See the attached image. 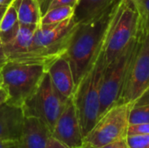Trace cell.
Here are the masks:
<instances>
[{
    "label": "cell",
    "mask_w": 149,
    "mask_h": 148,
    "mask_svg": "<svg viewBox=\"0 0 149 148\" xmlns=\"http://www.w3.org/2000/svg\"><path fill=\"white\" fill-rule=\"evenodd\" d=\"M119 1L93 19L79 24L74 31L63 56L70 64L75 87L91 69L101 51Z\"/></svg>",
    "instance_id": "1"
},
{
    "label": "cell",
    "mask_w": 149,
    "mask_h": 148,
    "mask_svg": "<svg viewBox=\"0 0 149 148\" xmlns=\"http://www.w3.org/2000/svg\"><path fill=\"white\" fill-rule=\"evenodd\" d=\"M78 24L73 16L56 24H39L30 49L16 62L43 65L47 68L54 60L64 55Z\"/></svg>",
    "instance_id": "2"
},
{
    "label": "cell",
    "mask_w": 149,
    "mask_h": 148,
    "mask_svg": "<svg viewBox=\"0 0 149 148\" xmlns=\"http://www.w3.org/2000/svg\"><path fill=\"white\" fill-rule=\"evenodd\" d=\"M107 65V59L102 49L91 69L75 87L72 96L84 138L100 118V91Z\"/></svg>",
    "instance_id": "3"
},
{
    "label": "cell",
    "mask_w": 149,
    "mask_h": 148,
    "mask_svg": "<svg viewBox=\"0 0 149 148\" xmlns=\"http://www.w3.org/2000/svg\"><path fill=\"white\" fill-rule=\"evenodd\" d=\"M140 29L141 17L134 1L120 0L102 47L107 65L138 36Z\"/></svg>",
    "instance_id": "4"
},
{
    "label": "cell",
    "mask_w": 149,
    "mask_h": 148,
    "mask_svg": "<svg viewBox=\"0 0 149 148\" xmlns=\"http://www.w3.org/2000/svg\"><path fill=\"white\" fill-rule=\"evenodd\" d=\"M9 99L7 104L22 107L38 88L46 67L43 65L25 64L9 60L1 70Z\"/></svg>",
    "instance_id": "5"
},
{
    "label": "cell",
    "mask_w": 149,
    "mask_h": 148,
    "mask_svg": "<svg viewBox=\"0 0 149 148\" xmlns=\"http://www.w3.org/2000/svg\"><path fill=\"white\" fill-rule=\"evenodd\" d=\"M138 38L139 34L105 69L100 91V117L120 103L128 71L137 49Z\"/></svg>",
    "instance_id": "6"
},
{
    "label": "cell",
    "mask_w": 149,
    "mask_h": 148,
    "mask_svg": "<svg viewBox=\"0 0 149 148\" xmlns=\"http://www.w3.org/2000/svg\"><path fill=\"white\" fill-rule=\"evenodd\" d=\"M67 100H65L56 91L46 72L38 88L24 102L22 109L24 117L39 119L52 132Z\"/></svg>",
    "instance_id": "7"
},
{
    "label": "cell",
    "mask_w": 149,
    "mask_h": 148,
    "mask_svg": "<svg viewBox=\"0 0 149 148\" xmlns=\"http://www.w3.org/2000/svg\"><path fill=\"white\" fill-rule=\"evenodd\" d=\"M131 103L118 104L103 114L94 127L84 138V141L96 147L127 137Z\"/></svg>",
    "instance_id": "8"
},
{
    "label": "cell",
    "mask_w": 149,
    "mask_h": 148,
    "mask_svg": "<svg viewBox=\"0 0 149 148\" xmlns=\"http://www.w3.org/2000/svg\"><path fill=\"white\" fill-rule=\"evenodd\" d=\"M149 89V31L140 29L138 45L119 104L135 101Z\"/></svg>",
    "instance_id": "9"
},
{
    "label": "cell",
    "mask_w": 149,
    "mask_h": 148,
    "mask_svg": "<svg viewBox=\"0 0 149 148\" xmlns=\"http://www.w3.org/2000/svg\"><path fill=\"white\" fill-rule=\"evenodd\" d=\"M52 136L69 148H77L85 143L72 97L66 101L52 132Z\"/></svg>",
    "instance_id": "10"
},
{
    "label": "cell",
    "mask_w": 149,
    "mask_h": 148,
    "mask_svg": "<svg viewBox=\"0 0 149 148\" xmlns=\"http://www.w3.org/2000/svg\"><path fill=\"white\" fill-rule=\"evenodd\" d=\"M46 72L58 94L65 100L69 99L74 92L75 83L68 60L64 56L59 57L46 68Z\"/></svg>",
    "instance_id": "11"
},
{
    "label": "cell",
    "mask_w": 149,
    "mask_h": 148,
    "mask_svg": "<svg viewBox=\"0 0 149 148\" xmlns=\"http://www.w3.org/2000/svg\"><path fill=\"white\" fill-rule=\"evenodd\" d=\"M22 107L4 103L0 106V140H19L24 128Z\"/></svg>",
    "instance_id": "12"
},
{
    "label": "cell",
    "mask_w": 149,
    "mask_h": 148,
    "mask_svg": "<svg viewBox=\"0 0 149 148\" xmlns=\"http://www.w3.org/2000/svg\"><path fill=\"white\" fill-rule=\"evenodd\" d=\"M52 135L49 127L39 119L25 117L17 148H46Z\"/></svg>",
    "instance_id": "13"
},
{
    "label": "cell",
    "mask_w": 149,
    "mask_h": 148,
    "mask_svg": "<svg viewBox=\"0 0 149 148\" xmlns=\"http://www.w3.org/2000/svg\"><path fill=\"white\" fill-rule=\"evenodd\" d=\"M38 24H21L16 37L3 44L4 52L10 61H17L30 49L34 33Z\"/></svg>",
    "instance_id": "14"
},
{
    "label": "cell",
    "mask_w": 149,
    "mask_h": 148,
    "mask_svg": "<svg viewBox=\"0 0 149 148\" xmlns=\"http://www.w3.org/2000/svg\"><path fill=\"white\" fill-rule=\"evenodd\" d=\"M119 0H78L74 7L73 19L76 23H86L100 16Z\"/></svg>",
    "instance_id": "15"
},
{
    "label": "cell",
    "mask_w": 149,
    "mask_h": 148,
    "mask_svg": "<svg viewBox=\"0 0 149 148\" xmlns=\"http://www.w3.org/2000/svg\"><path fill=\"white\" fill-rule=\"evenodd\" d=\"M21 24H39L41 12L38 0H13Z\"/></svg>",
    "instance_id": "16"
},
{
    "label": "cell",
    "mask_w": 149,
    "mask_h": 148,
    "mask_svg": "<svg viewBox=\"0 0 149 148\" xmlns=\"http://www.w3.org/2000/svg\"><path fill=\"white\" fill-rule=\"evenodd\" d=\"M20 25L16 8L11 2L0 22V40L3 45L10 42L16 37Z\"/></svg>",
    "instance_id": "17"
},
{
    "label": "cell",
    "mask_w": 149,
    "mask_h": 148,
    "mask_svg": "<svg viewBox=\"0 0 149 148\" xmlns=\"http://www.w3.org/2000/svg\"><path fill=\"white\" fill-rule=\"evenodd\" d=\"M149 123V89L135 101L129 114V125Z\"/></svg>",
    "instance_id": "18"
},
{
    "label": "cell",
    "mask_w": 149,
    "mask_h": 148,
    "mask_svg": "<svg viewBox=\"0 0 149 148\" xmlns=\"http://www.w3.org/2000/svg\"><path fill=\"white\" fill-rule=\"evenodd\" d=\"M74 7L64 5L58 6L52 9H50L46 11V13L42 16L40 24H50L62 22L67 18H70L73 16Z\"/></svg>",
    "instance_id": "19"
},
{
    "label": "cell",
    "mask_w": 149,
    "mask_h": 148,
    "mask_svg": "<svg viewBox=\"0 0 149 148\" xmlns=\"http://www.w3.org/2000/svg\"><path fill=\"white\" fill-rule=\"evenodd\" d=\"M140 13L141 29L149 31V0H134Z\"/></svg>",
    "instance_id": "20"
},
{
    "label": "cell",
    "mask_w": 149,
    "mask_h": 148,
    "mask_svg": "<svg viewBox=\"0 0 149 148\" xmlns=\"http://www.w3.org/2000/svg\"><path fill=\"white\" fill-rule=\"evenodd\" d=\"M130 148H149V133L127 137Z\"/></svg>",
    "instance_id": "21"
},
{
    "label": "cell",
    "mask_w": 149,
    "mask_h": 148,
    "mask_svg": "<svg viewBox=\"0 0 149 148\" xmlns=\"http://www.w3.org/2000/svg\"><path fill=\"white\" fill-rule=\"evenodd\" d=\"M149 133V123L129 125L127 130V136L131 135H141Z\"/></svg>",
    "instance_id": "22"
},
{
    "label": "cell",
    "mask_w": 149,
    "mask_h": 148,
    "mask_svg": "<svg viewBox=\"0 0 149 148\" xmlns=\"http://www.w3.org/2000/svg\"><path fill=\"white\" fill-rule=\"evenodd\" d=\"M77 1L78 0H52L48 10L58 7V6H64V5L75 7V5L77 3Z\"/></svg>",
    "instance_id": "23"
},
{
    "label": "cell",
    "mask_w": 149,
    "mask_h": 148,
    "mask_svg": "<svg viewBox=\"0 0 149 148\" xmlns=\"http://www.w3.org/2000/svg\"><path fill=\"white\" fill-rule=\"evenodd\" d=\"M100 148H130L128 146L127 138L125 139H121L113 142H111L107 145H105Z\"/></svg>",
    "instance_id": "24"
},
{
    "label": "cell",
    "mask_w": 149,
    "mask_h": 148,
    "mask_svg": "<svg viewBox=\"0 0 149 148\" xmlns=\"http://www.w3.org/2000/svg\"><path fill=\"white\" fill-rule=\"evenodd\" d=\"M46 148H69L66 147L65 145H64L63 143H61L60 141H58V140L54 139L52 135L49 138L48 141H47V146Z\"/></svg>",
    "instance_id": "25"
},
{
    "label": "cell",
    "mask_w": 149,
    "mask_h": 148,
    "mask_svg": "<svg viewBox=\"0 0 149 148\" xmlns=\"http://www.w3.org/2000/svg\"><path fill=\"white\" fill-rule=\"evenodd\" d=\"M18 140H0V148H17Z\"/></svg>",
    "instance_id": "26"
},
{
    "label": "cell",
    "mask_w": 149,
    "mask_h": 148,
    "mask_svg": "<svg viewBox=\"0 0 149 148\" xmlns=\"http://www.w3.org/2000/svg\"><path fill=\"white\" fill-rule=\"evenodd\" d=\"M9 61L5 52H4V50H3V45L0 40V71L3 69V67L6 65V63Z\"/></svg>",
    "instance_id": "27"
},
{
    "label": "cell",
    "mask_w": 149,
    "mask_h": 148,
    "mask_svg": "<svg viewBox=\"0 0 149 148\" xmlns=\"http://www.w3.org/2000/svg\"><path fill=\"white\" fill-rule=\"evenodd\" d=\"M52 0H38L39 3V7H40V12H41V16H44L46 11L48 10L51 3Z\"/></svg>",
    "instance_id": "28"
},
{
    "label": "cell",
    "mask_w": 149,
    "mask_h": 148,
    "mask_svg": "<svg viewBox=\"0 0 149 148\" xmlns=\"http://www.w3.org/2000/svg\"><path fill=\"white\" fill-rule=\"evenodd\" d=\"M8 99H9V95L7 91L3 87L0 88V106L6 103Z\"/></svg>",
    "instance_id": "29"
},
{
    "label": "cell",
    "mask_w": 149,
    "mask_h": 148,
    "mask_svg": "<svg viewBox=\"0 0 149 148\" xmlns=\"http://www.w3.org/2000/svg\"><path fill=\"white\" fill-rule=\"evenodd\" d=\"M10 4H0V22L4 15V13L6 12L7 9H8V6Z\"/></svg>",
    "instance_id": "30"
},
{
    "label": "cell",
    "mask_w": 149,
    "mask_h": 148,
    "mask_svg": "<svg viewBox=\"0 0 149 148\" xmlns=\"http://www.w3.org/2000/svg\"><path fill=\"white\" fill-rule=\"evenodd\" d=\"M77 148H98V147H96L95 146H93V145H92V144H90V143L85 142L82 146H80V147H77Z\"/></svg>",
    "instance_id": "31"
},
{
    "label": "cell",
    "mask_w": 149,
    "mask_h": 148,
    "mask_svg": "<svg viewBox=\"0 0 149 148\" xmlns=\"http://www.w3.org/2000/svg\"><path fill=\"white\" fill-rule=\"evenodd\" d=\"M13 0H0V4H10Z\"/></svg>",
    "instance_id": "32"
},
{
    "label": "cell",
    "mask_w": 149,
    "mask_h": 148,
    "mask_svg": "<svg viewBox=\"0 0 149 148\" xmlns=\"http://www.w3.org/2000/svg\"><path fill=\"white\" fill-rule=\"evenodd\" d=\"M3 76H2V72L0 71V88L3 87Z\"/></svg>",
    "instance_id": "33"
}]
</instances>
